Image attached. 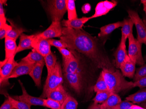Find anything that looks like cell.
Segmentation results:
<instances>
[{
    "label": "cell",
    "instance_id": "1",
    "mask_svg": "<svg viewBox=\"0 0 146 109\" xmlns=\"http://www.w3.org/2000/svg\"><path fill=\"white\" fill-rule=\"evenodd\" d=\"M60 39L66 43L68 48L83 54L98 68L115 70L110 59L100 49L96 39L83 30L63 27Z\"/></svg>",
    "mask_w": 146,
    "mask_h": 109
},
{
    "label": "cell",
    "instance_id": "2",
    "mask_svg": "<svg viewBox=\"0 0 146 109\" xmlns=\"http://www.w3.org/2000/svg\"><path fill=\"white\" fill-rule=\"evenodd\" d=\"M107 83L109 90L118 94L119 92L133 88V82L126 80L123 74L118 70L103 69L101 72Z\"/></svg>",
    "mask_w": 146,
    "mask_h": 109
},
{
    "label": "cell",
    "instance_id": "3",
    "mask_svg": "<svg viewBox=\"0 0 146 109\" xmlns=\"http://www.w3.org/2000/svg\"><path fill=\"white\" fill-rule=\"evenodd\" d=\"M63 83V69L60 63L57 62L53 71L47 76L40 97L46 99L49 92L62 85Z\"/></svg>",
    "mask_w": 146,
    "mask_h": 109
},
{
    "label": "cell",
    "instance_id": "4",
    "mask_svg": "<svg viewBox=\"0 0 146 109\" xmlns=\"http://www.w3.org/2000/svg\"><path fill=\"white\" fill-rule=\"evenodd\" d=\"M129 49L128 55L129 58L134 61L136 64L142 66L145 63V61L143 57L142 53V45L136 39L133 34H131L128 38Z\"/></svg>",
    "mask_w": 146,
    "mask_h": 109
},
{
    "label": "cell",
    "instance_id": "5",
    "mask_svg": "<svg viewBox=\"0 0 146 109\" xmlns=\"http://www.w3.org/2000/svg\"><path fill=\"white\" fill-rule=\"evenodd\" d=\"M48 9L52 22H60L67 11L66 0L48 1Z\"/></svg>",
    "mask_w": 146,
    "mask_h": 109
},
{
    "label": "cell",
    "instance_id": "6",
    "mask_svg": "<svg viewBox=\"0 0 146 109\" xmlns=\"http://www.w3.org/2000/svg\"><path fill=\"white\" fill-rule=\"evenodd\" d=\"M129 17L133 22L136 26L137 33V39L140 43L144 44L146 43V26L144 22L140 18L137 11L129 9L127 11Z\"/></svg>",
    "mask_w": 146,
    "mask_h": 109
},
{
    "label": "cell",
    "instance_id": "7",
    "mask_svg": "<svg viewBox=\"0 0 146 109\" xmlns=\"http://www.w3.org/2000/svg\"><path fill=\"white\" fill-rule=\"evenodd\" d=\"M32 46L33 49L36 50L44 57L52 52L51 46L48 39H43L39 37L37 34L34 35L32 40Z\"/></svg>",
    "mask_w": 146,
    "mask_h": 109
},
{
    "label": "cell",
    "instance_id": "8",
    "mask_svg": "<svg viewBox=\"0 0 146 109\" xmlns=\"http://www.w3.org/2000/svg\"><path fill=\"white\" fill-rule=\"evenodd\" d=\"M19 83L22 88L23 93L20 96H13L14 99L18 100L24 102L26 104H28L31 106H44V101L43 98L41 97H36L32 96L28 93L25 90V88L24 86L21 81L19 80Z\"/></svg>",
    "mask_w": 146,
    "mask_h": 109
},
{
    "label": "cell",
    "instance_id": "9",
    "mask_svg": "<svg viewBox=\"0 0 146 109\" xmlns=\"http://www.w3.org/2000/svg\"><path fill=\"white\" fill-rule=\"evenodd\" d=\"M62 34L63 28L60 22H52L47 29L40 33L37 34V35L43 39H49L53 38H60Z\"/></svg>",
    "mask_w": 146,
    "mask_h": 109
},
{
    "label": "cell",
    "instance_id": "10",
    "mask_svg": "<svg viewBox=\"0 0 146 109\" xmlns=\"http://www.w3.org/2000/svg\"><path fill=\"white\" fill-rule=\"evenodd\" d=\"M35 64L22 60L18 63L12 71L9 77V79L15 78L25 75H29Z\"/></svg>",
    "mask_w": 146,
    "mask_h": 109
},
{
    "label": "cell",
    "instance_id": "11",
    "mask_svg": "<svg viewBox=\"0 0 146 109\" xmlns=\"http://www.w3.org/2000/svg\"><path fill=\"white\" fill-rule=\"evenodd\" d=\"M66 81L76 92L80 93L82 87V77L80 73H64Z\"/></svg>",
    "mask_w": 146,
    "mask_h": 109
},
{
    "label": "cell",
    "instance_id": "12",
    "mask_svg": "<svg viewBox=\"0 0 146 109\" xmlns=\"http://www.w3.org/2000/svg\"><path fill=\"white\" fill-rule=\"evenodd\" d=\"M15 56L10 59L7 63L1 67L0 69V81L1 84L6 83L9 79V77L12 73L15 67L18 65V63L15 60Z\"/></svg>",
    "mask_w": 146,
    "mask_h": 109
},
{
    "label": "cell",
    "instance_id": "13",
    "mask_svg": "<svg viewBox=\"0 0 146 109\" xmlns=\"http://www.w3.org/2000/svg\"><path fill=\"white\" fill-rule=\"evenodd\" d=\"M5 43V58L4 60L1 61V67L4 65L11 57L15 55V52L17 50L16 41L14 39L6 37Z\"/></svg>",
    "mask_w": 146,
    "mask_h": 109
},
{
    "label": "cell",
    "instance_id": "14",
    "mask_svg": "<svg viewBox=\"0 0 146 109\" xmlns=\"http://www.w3.org/2000/svg\"><path fill=\"white\" fill-rule=\"evenodd\" d=\"M116 5L117 2L115 1H106L99 2L96 7L95 14L90 17V18L91 19L107 14Z\"/></svg>",
    "mask_w": 146,
    "mask_h": 109
},
{
    "label": "cell",
    "instance_id": "15",
    "mask_svg": "<svg viewBox=\"0 0 146 109\" xmlns=\"http://www.w3.org/2000/svg\"><path fill=\"white\" fill-rule=\"evenodd\" d=\"M136 63L127 55L124 62L121 64L119 69L124 77L130 79L133 78L136 72Z\"/></svg>",
    "mask_w": 146,
    "mask_h": 109
},
{
    "label": "cell",
    "instance_id": "16",
    "mask_svg": "<svg viewBox=\"0 0 146 109\" xmlns=\"http://www.w3.org/2000/svg\"><path fill=\"white\" fill-rule=\"evenodd\" d=\"M64 73H80L79 61L75 56L70 59L63 58Z\"/></svg>",
    "mask_w": 146,
    "mask_h": 109
},
{
    "label": "cell",
    "instance_id": "17",
    "mask_svg": "<svg viewBox=\"0 0 146 109\" xmlns=\"http://www.w3.org/2000/svg\"><path fill=\"white\" fill-rule=\"evenodd\" d=\"M69 95V94L66 91L62 84L49 92L46 98L57 101L62 104Z\"/></svg>",
    "mask_w": 146,
    "mask_h": 109
},
{
    "label": "cell",
    "instance_id": "18",
    "mask_svg": "<svg viewBox=\"0 0 146 109\" xmlns=\"http://www.w3.org/2000/svg\"><path fill=\"white\" fill-rule=\"evenodd\" d=\"M127 40L121 38L120 44L118 46L117 50L115 53V68L118 69L120 68L121 64L124 62L125 58L128 55L126 50L125 42Z\"/></svg>",
    "mask_w": 146,
    "mask_h": 109
},
{
    "label": "cell",
    "instance_id": "19",
    "mask_svg": "<svg viewBox=\"0 0 146 109\" xmlns=\"http://www.w3.org/2000/svg\"><path fill=\"white\" fill-rule=\"evenodd\" d=\"M90 19V17H84L80 18H77L72 20H63L61 22V24L64 27L70 28L78 30H82V28L84 24Z\"/></svg>",
    "mask_w": 146,
    "mask_h": 109
},
{
    "label": "cell",
    "instance_id": "20",
    "mask_svg": "<svg viewBox=\"0 0 146 109\" xmlns=\"http://www.w3.org/2000/svg\"><path fill=\"white\" fill-rule=\"evenodd\" d=\"M34 36V35L29 36L24 33L22 34L20 37L19 42L15 52V55L20 52L33 48L32 46V40Z\"/></svg>",
    "mask_w": 146,
    "mask_h": 109
},
{
    "label": "cell",
    "instance_id": "21",
    "mask_svg": "<svg viewBox=\"0 0 146 109\" xmlns=\"http://www.w3.org/2000/svg\"><path fill=\"white\" fill-rule=\"evenodd\" d=\"M45 63H37L35 64L31 72L29 74L36 87H39L41 85V77L42 69Z\"/></svg>",
    "mask_w": 146,
    "mask_h": 109
},
{
    "label": "cell",
    "instance_id": "22",
    "mask_svg": "<svg viewBox=\"0 0 146 109\" xmlns=\"http://www.w3.org/2000/svg\"><path fill=\"white\" fill-rule=\"evenodd\" d=\"M126 100L133 104H141L146 102V88L141 89L125 98Z\"/></svg>",
    "mask_w": 146,
    "mask_h": 109
},
{
    "label": "cell",
    "instance_id": "23",
    "mask_svg": "<svg viewBox=\"0 0 146 109\" xmlns=\"http://www.w3.org/2000/svg\"><path fill=\"white\" fill-rule=\"evenodd\" d=\"M123 22H118L105 25L100 28V32L98 34L99 37L103 38L110 35L112 32L123 26Z\"/></svg>",
    "mask_w": 146,
    "mask_h": 109
},
{
    "label": "cell",
    "instance_id": "24",
    "mask_svg": "<svg viewBox=\"0 0 146 109\" xmlns=\"http://www.w3.org/2000/svg\"><path fill=\"white\" fill-rule=\"evenodd\" d=\"M22 60L34 64L45 63L44 57L34 49H33L32 51L29 52L25 57L22 59Z\"/></svg>",
    "mask_w": 146,
    "mask_h": 109
},
{
    "label": "cell",
    "instance_id": "25",
    "mask_svg": "<svg viewBox=\"0 0 146 109\" xmlns=\"http://www.w3.org/2000/svg\"><path fill=\"white\" fill-rule=\"evenodd\" d=\"M123 24L121 29V38L127 40L131 34L133 33V28L134 23L130 18L124 19L123 21Z\"/></svg>",
    "mask_w": 146,
    "mask_h": 109
},
{
    "label": "cell",
    "instance_id": "26",
    "mask_svg": "<svg viewBox=\"0 0 146 109\" xmlns=\"http://www.w3.org/2000/svg\"><path fill=\"white\" fill-rule=\"evenodd\" d=\"M122 101L121 98L118 94L112 92L108 99L101 105L103 109H109L115 106Z\"/></svg>",
    "mask_w": 146,
    "mask_h": 109
},
{
    "label": "cell",
    "instance_id": "27",
    "mask_svg": "<svg viewBox=\"0 0 146 109\" xmlns=\"http://www.w3.org/2000/svg\"><path fill=\"white\" fill-rule=\"evenodd\" d=\"M11 24V26L12 27L11 30L8 33L6 37L14 39L16 41L19 36H20L24 32H26V30L24 28H22V27H19L16 24H15L12 21L8 20Z\"/></svg>",
    "mask_w": 146,
    "mask_h": 109
},
{
    "label": "cell",
    "instance_id": "28",
    "mask_svg": "<svg viewBox=\"0 0 146 109\" xmlns=\"http://www.w3.org/2000/svg\"><path fill=\"white\" fill-rule=\"evenodd\" d=\"M45 63L47 69V76L52 73L57 63V58L52 52L44 57Z\"/></svg>",
    "mask_w": 146,
    "mask_h": 109
},
{
    "label": "cell",
    "instance_id": "29",
    "mask_svg": "<svg viewBox=\"0 0 146 109\" xmlns=\"http://www.w3.org/2000/svg\"><path fill=\"white\" fill-rule=\"evenodd\" d=\"M67 11L68 13V19L72 20L78 18L76 9L75 1L74 0H66Z\"/></svg>",
    "mask_w": 146,
    "mask_h": 109
},
{
    "label": "cell",
    "instance_id": "30",
    "mask_svg": "<svg viewBox=\"0 0 146 109\" xmlns=\"http://www.w3.org/2000/svg\"><path fill=\"white\" fill-rule=\"evenodd\" d=\"M111 93L112 92L110 91L98 92L93 101L95 104H102L108 99Z\"/></svg>",
    "mask_w": 146,
    "mask_h": 109
},
{
    "label": "cell",
    "instance_id": "31",
    "mask_svg": "<svg viewBox=\"0 0 146 109\" xmlns=\"http://www.w3.org/2000/svg\"><path fill=\"white\" fill-rule=\"evenodd\" d=\"M93 89L94 91L96 92L99 91H109L107 83H106L101 73L98 77V79Z\"/></svg>",
    "mask_w": 146,
    "mask_h": 109
},
{
    "label": "cell",
    "instance_id": "32",
    "mask_svg": "<svg viewBox=\"0 0 146 109\" xmlns=\"http://www.w3.org/2000/svg\"><path fill=\"white\" fill-rule=\"evenodd\" d=\"M78 106V101L69 95L61 104V109H77Z\"/></svg>",
    "mask_w": 146,
    "mask_h": 109
},
{
    "label": "cell",
    "instance_id": "33",
    "mask_svg": "<svg viewBox=\"0 0 146 109\" xmlns=\"http://www.w3.org/2000/svg\"><path fill=\"white\" fill-rule=\"evenodd\" d=\"M15 109H31V106L21 101L14 99L11 96H8Z\"/></svg>",
    "mask_w": 146,
    "mask_h": 109
},
{
    "label": "cell",
    "instance_id": "34",
    "mask_svg": "<svg viewBox=\"0 0 146 109\" xmlns=\"http://www.w3.org/2000/svg\"><path fill=\"white\" fill-rule=\"evenodd\" d=\"M44 106L51 109H61V104L50 98L44 99Z\"/></svg>",
    "mask_w": 146,
    "mask_h": 109
},
{
    "label": "cell",
    "instance_id": "35",
    "mask_svg": "<svg viewBox=\"0 0 146 109\" xmlns=\"http://www.w3.org/2000/svg\"><path fill=\"white\" fill-rule=\"evenodd\" d=\"M146 77V64L143 65L137 69L133 77L134 82L137 81L141 78Z\"/></svg>",
    "mask_w": 146,
    "mask_h": 109
},
{
    "label": "cell",
    "instance_id": "36",
    "mask_svg": "<svg viewBox=\"0 0 146 109\" xmlns=\"http://www.w3.org/2000/svg\"><path fill=\"white\" fill-rule=\"evenodd\" d=\"M7 1H0V28L4 26L6 24L7 19L5 16L3 5L5 4Z\"/></svg>",
    "mask_w": 146,
    "mask_h": 109
},
{
    "label": "cell",
    "instance_id": "37",
    "mask_svg": "<svg viewBox=\"0 0 146 109\" xmlns=\"http://www.w3.org/2000/svg\"><path fill=\"white\" fill-rule=\"evenodd\" d=\"M48 42L50 43L51 46H54L58 48H68V46L66 43H65L62 40H56V39H48Z\"/></svg>",
    "mask_w": 146,
    "mask_h": 109
},
{
    "label": "cell",
    "instance_id": "38",
    "mask_svg": "<svg viewBox=\"0 0 146 109\" xmlns=\"http://www.w3.org/2000/svg\"><path fill=\"white\" fill-rule=\"evenodd\" d=\"M133 104V103L125 100L122 101L121 103L109 109H131V106Z\"/></svg>",
    "mask_w": 146,
    "mask_h": 109
},
{
    "label": "cell",
    "instance_id": "39",
    "mask_svg": "<svg viewBox=\"0 0 146 109\" xmlns=\"http://www.w3.org/2000/svg\"><path fill=\"white\" fill-rule=\"evenodd\" d=\"M11 28V26L7 24L1 28H0V39L5 38L8 33L10 31Z\"/></svg>",
    "mask_w": 146,
    "mask_h": 109
},
{
    "label": "cell",
    "instance_id": "40",
    "mask_svg": "<svg viewBox=\"0 0 146 109\" xmlns=\"http://www.w3.org/2000/svg\"><path fill=\"white\" fill-rule=\"evenodd\" d=\"M58 50L61 53L63 56V58L70 59L74 56L73 53L66 48H58Z\"/></svg>",
    "mask_w": 146,
    "mask_h": 109
},
{
    "label": "cell",
    "instance_id": "41",
    "mask_svg": "<svg viewBox=\"0 0 146 109\" xmlns=\"http://www.w3.org/2000/svg\"><path fill=\"white\" fill-rule=\"evenodd\" d=\"M138 87L141 89L146 87V77L141 78L133 82V88Z\"/></svg>",
    "mask_w": 146,
    "mask_h": 109
},
{
    "label": "cell",
    "instance_id": "42",
    "mask_svg": "<svg viewBox=\"0 0 146 109\" xmlns=\"http://www.w3.org/2000/svg\"><path fill=\"white\" fill-rule=\"evenodd\" d=\"M0 109H15L9 98H7L1 105Z\"/></svg>",
    "mask_w": 146,
    "mask_h": 109
},
{
    "label": "cell",
    "instance_id": "43",
    "mask_svg": "<svg viewBox=\"0 0 146 109\" xmlns=\"http://www.w3.org/2000/svg\"><path fill=\"white\" fill-rule=\"evenodd\" d=\"M91 6L89 4H85L82 7V11L84 14H87L91 11Z\"/></svg>",
    "mask_w": 146,
    "mask_h": 109
},
{
    "label": "cell",
    "instance_id": "44",
    "mask_svg": "<svg viewBox=\"0 0 146 109\" xmlns=\"http://www.w3.org/2000/svg\"><path fill=\"white\" fill-rule=\"evenodd\" d=\"M88 109H103L102 107L101 104H95L93 103L88 107Z\"/></svg>",
    "mask_w": 146,
    "mask_h": 109
},
{
    "label": "cell",
    "instance_id": "45",
    "mask_svg": "<svg viewBox=\"0 0 146 109\" xmlns=\"http://www.w3.org/2000/svg\"><path fill=\"white\" fill-rule=\"evenodd\" d=\"M131 109H145V108L141 106L133 104L131 107Z\"/></svg>",
    "mask_w": 146,
    "mask_h": 109
},
{
    "label": "cell",
    "instance_id": "46",
    "mask_svg": "<svg viewBox=\"0 0 146 109\" xmlns=\"http://www.w3.org/2000/svg\"><path fill=\"white\" fill-rule=\"evenodd\" d=\"M141 3L143 6V9L146 15V0H141Z\"/></svg>",
    "mask_w": 146,
    "mask_h": 109
},
{
    "label": "cell",
    "instance_id": "47",
    "mask_svg": "<svg viewBox=\"0 0 146 109\" xmlns=\"http://www.w3.org/2000/svg\"><path fill=\"white\" fill-rule=\"evenodd\" d=\"M140 106H142V107L145 108V109H146V102H145V103H143V104H140Z\"/></svg>",
    "mask_w": 146,
    "mask_h": 109
},
{
    "label": "cell",
    "instance_id": "48",
    "mask_svg": "<svg viewBox=\"0 0 146 109\" xmlns=\"http://www.w3.org/2000/svg\"><path fill=\"white\" fill-rule=\"evenodd\" d=\"M143 22H144V24H145V25L146 26V17L144 18L143 20Z\"/></svg>",
    "mask_w": 146,
    "mask_h": 109
},
{
    "label": "cell",
    "instance_id": "49",
    "mask_svg": "<svg viewBox=\"0 0 146 109\" xmlns=\"http://www.w3.org/2000/svg\"><path fill=\"white\" fill-rule=\"evenodd\" d=\"M144 61H146V56H145V57H144Z\"/></svg>",
    "mask_w": 146,
    "mask_h": 109
},
{
    "label": "cell",
    "instance_id": "50",
    "mask_svg": "<svg viewBox=\"0 0 146 109\" xmlns=\"http://www.w3.org/2000/svg\"><path fill=\"white\" fill-rule=\"evenodd\" d=\"M145 45H146V43H145Z\"/></svg>",
    "mask_w": 146,
    "mask_h": 109
}]
</instances>
